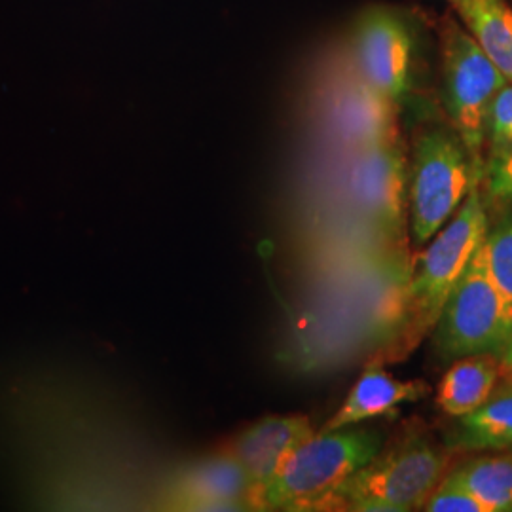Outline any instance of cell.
<instances>
[{
    "instance_id": "1",
    "label": "cell",
    "mask_w": 512,
    "mask_h": 512,
    "mask_svg": "<svg viewBox=\"0 0 512 512\" xmlns=\"http://www.w3.org/2000/svg\"><path fill=\"white\" fill-rule=\"evenodd\" d=\"M384 446L378 431L359 425L319 431L306 440L270 484L253 497V511H319L349 476Z\"/></svg>"
},
{
    "instance_id": "2",
    "label": "cell",
    "mask_w": 512,
    "mask_h": 512,
    "mask_svg": "<svg viewBox=\"0 0 512 512\" xmlns=\"http://www.w3.org/2000/svg\"><path fill=\"white\" fill-rule=\"evenodd\" d=\"M444 475V454L427 440L412 437L380 450L330 494L319 511H421Z\"/></svg>"
},
{
    "instance_id": "3",
    "label": "cell",
    "mask_w": 512,
    "mask_h": 512,
    "mask_svg": "<svg viewBox=\"0 0 512 512\" xmlns=\"http://www.w3.org/2000/svg\"><path fill=\"white\" fill-rule=\"evenodd\" d=\"M476 183L480 177L456 131H421L408 167V228L416 247L456 215Z\"/></svg>"
},
{
    "instance_id": "4",
    "label": "cell",
    "mask_w": 512,
    "mask_h": 512,
    "mask_svg": "<svg viewBox=\"0 0 512 512\" xmlns=\"http://www.w3.org/2000/svg\"><path fill=\"white\" fill-rule=\"evenodd\" d=\"M440 50L444 109L482 181L486 169L482 158L486 147V114L495 93L509 82L482 52L473 35L452 19L440 31Z\"/></svg>"
},
{
    "instance_id": "5",
    "label": "cell",
    "mask_w": 512,
    "mask_h": 512,
    "mask_svg": "<svg viewBox=\"0 0 512 512\" xmlns=\"http://www.w3.org/2000/svg\"><path fill=\"white\" fill-rule=\"evenodd\" d=\"M490 222L480 183H476L456 215L429 241L410 285V325L418 332L431 330L459 277L482 247Z\"/></svg>"
},
{
    "instance_id": "6",
    "label": "cell",
    "mask_w": 512,
    "mask_h": 512,
    "mask_svg": "<svg viewBox=\"0 0 512 512\" xmlns=\"http://www.w3.org/2000/svg\"><path fill=\"white\" fill-rule=\"evenodd\" d=\"M511 334L509 313L488 270L482 243L433 327V348L440 361L478 353L499 357Z\"/></svg>"
},
{
    "instance_id": "7",
    "label": "cell",
    "mask_w": 512,
    "mask_h": 512,
    "mask_svg": "<svg viewBox=\"0 0 512 512\" xmlns=\"http://www.w3.org/2000/svg\"><path fill=\"white\" fill-rule=\"evenodd\" d=\"M349 192L357 215L380 243L406 249L408 160L401 139L357 150Z\"/></svg>"
},
{
    "instance_id": "8",
    "label": "cell",
    "mask_w": 512,
    "mask_h": 512,
    "mask_svg": "<svg viewBox=\"0 0 512 512\" xmlns=\"http://www.w3.org/2000/svg\"><path fill=\"white\" fill-rule=\"evenodd\" d=\"M359 73L366 82L399 105L408 93L412 37L403 19L385 8L365 12L353 35Z\"/></svg>"
},
{
    "instance_id": "9",
    "label": "cell",
    "mask_w": 512,
    "mask_h": 512,
    "mask_svg": "<svg viewBox=\"0 0 512 512\" xmlns=\"http://www.w3.org/2000/svg\"><path fill=\"white\" fill-rule=\"evenodd\" d=\"M412 274L408 249H385L363 268L357 310L366 338L372 342L382 344L395 338L410 321Z\"/></svg>"
},
{
    "instance_id": "10",
    "label": "cell",
    "mask_w": 512,
    "mask_h": 512,
    "mask_svg": "<svg viewBox=\"0 0 512 512\" xmlns=\"http://www.w3.org/2000/svg\"><path fill=\"white\" fill-rule=\"evenodd\" d=\"M315 433L317 431L313 429L308 416H266L243 429L232 440L226 452L238 459L239 465L253 482L251 503L256 492H260L279 475L294 450Z\"/></svg>"
},
{
    "instance_id": "11",
    "label": "cell",
    "mask_w": 512,
    "mask_h": 512,
    "mask_svg": "<svg viewBox=\"0 0 512 512\" xmlns=\"http://www.w3.org/2000/svg\"><path fill=\"white\" fill-rule=\"evenodd\" d=\"M253 482L230 452L202 459L173 484V505L184 511H251Z\"/></svg>"
},
{
    "instance_id": "12",
    "label": "cell",
    "mask_w": 512,
    "mask_h": 512,
    "mask_svg": "<svg viewBox=\"0 0 512 512\" xmlns=\"http://www.w3.org/2000/svg\"><path fill=\"white\" fill-rule=\"evenodd\" d=\"M429 395L420 380H399L382 368H370L355 382L346 401L321 431L361 425L363 421L395 414L403 404L418 403Z\"/></svg>"
},
{
    "instance_id": "13",
    "label": "cell",
    "mask_w": 512,
    "mask_h": 512,
    "mask_svg": "<svg viewBox=\"0 0 512 512\" xmlns=\"http://www.w3.org/2000/svg\"><path fill=\"white\" fill-rule=\"evenodd\" d=\"M397 105L372 88L361 76L338 107V126L344 139L357 150L399 141Z\"/></svg>"
},
{
    "instance_id": "14",
    "label": "cell",
    "mask_w": 512,
    "mask_h": 512,
    "mask_svg": "<svg viewBox=\"0 0 512 512\" xmlns=\"http://www.w3.org/2000/svg\"><path fill=\"white\" fill-rule=\"evenodd\" d=\"M499 380L497 355H467L456 359L442 376L435 401L446 416L458 420L486 403L494 395Z\"/></svg>"
},
{
    "instance_id": "15",
    "label": "cell",
    "mask_w": 512,
    "mask_h": 512,
    "mask_svg": "<svg viewBox=\"0 0 512 512\" xmlns=\"http://www.w3.org/2000/svg\"><path fill=\"white\" fill-rule=\"evenodd\" d=\"M446 446L456 452H494L512 446V385H503L452 427Z\"/></svg>"
},
{
    "instance_id": "16",
    "label": "cell",
    "mask_w": 512,
    "mask_h": 512,
    "mask_svg": "<svg viewBox=\"0 0 512 512\" xmlns=\"http://www.w3.org/2000/svg\"><path fill=\"white\" fill-rule=\"evenodd\" d=\"M482 52L512 84V10L505 0H467L456 8Z\"/></svg>"
},
{
    "instance_id": "17",
    "label": "cell",
    "mask_w": 512,
    "mask_h": 512,
    "mask_svg": "<svg viewBox=\"0 0 512 512\" xmlns=\"http://www.w3.org/2000/svg\"><path fill=\"white\" fill-rule=\"evenodd\" d=\"M452 475L488 512H512V454L484 456L456 467Z\"/></svg>"
},
{
    "instance_id": "18",
    "label": "cell",
    "mask_w": 512,
    "mask_h": 512,
    "mask_svg": "<svg viewBox=\"0 0 512 512\" xmlns=\"http://www.w3.org/2000/svg\"><path fill=\"white\" fill-rule=\"evenodd\" d=\"M484 253L488 270L505 302L512 325V213L488 228L484 239Z\"/></svg>"
},
{
    "instance_id": "19",
    "label": "cell",
    "mask_w": 512,
    "mask_h": 512,
    "mask_svg": "<svg viewBox=\"0 0 512 512\" xmlns=\"http://www.w3.org/2000/svg\"><path fill=\"white\" fill-rule=\"evenodd\" d=\"M486 147L490 158L512 148V84L495 93L486 114ZM488 158V160H490Z\"/></svg>"
},
{
    "instance_id": "20",
    "label": "cell",
    "mask_w": 512,
    "mask_h": 512,
    "mask_svg": "<svg viewBox=\"0 0 512 512\" xmlns=\"http://www.w3.org/2000/svg\"><path fill=\"white\" fill-rule=\"evenodd\" d=\"M421 511L427 512H488L452 473L442 476L439 486L427 497Z\"/></svg>"
},
{
    "instance_id": "21",
    "label": "cell",
    "mask_w": 512,
    "mask_h": 512,
    "mask_svg": "<svg viewBox=\"0 0 512 512\" xmlns=\"http://www.w3.org/2000/svg\"><path fill=\"white\" fill-rule=\"evenodd\" d=\"M490 196L501 203L512 205V148L486 162L484 169Z\"/></svg>"
},
{
    "instance_id": "22",
    "label": "cell",
    "mask_w": 512,
    "mask_h": 512,
    "mask_svg": "<svg viewBox=\"0 0 512 512\" xmlns=\"http://www.w3.org/2000/svg\"><path fill=\"white\" fill-rule=\"evenodd\" d=\"M499 374L505 385H512V334L507 346L499 353Z\"/></svg>"
},
{
    "instance_id": "23",
    "label": "cell",
    "mask_w": 512,
    "mask_h": 512,
    "mask_svg": "<svg viewBox=\"0 0 512 512\" xmlns=\"http://www.w3.org/2000/svg\"><path fill=\"white\" fill-rule=\"evenodd\" d=\"M454 8H458L459 4H463V2H467V0H448Z\"/></svg>"
}]
</instances>
